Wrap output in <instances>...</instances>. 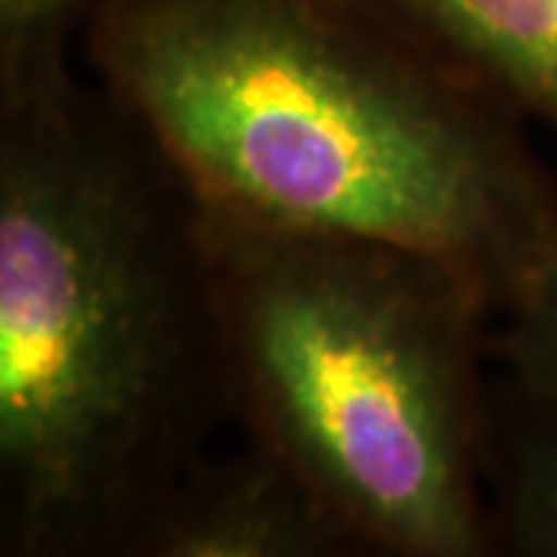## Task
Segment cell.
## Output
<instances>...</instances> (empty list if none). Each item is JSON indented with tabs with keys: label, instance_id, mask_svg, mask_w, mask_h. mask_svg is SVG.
<instances>
[{
	"label": "cell",
	"instance_id": "cell-3",
	"mask_svg": "<svg viewBox=\"0 0 557 557\" xmlns=\"http://www.w3.org/2000/svg\"><path fill=\"white\" fill-rule=\"evenodd\" d=\"M205 236L245 440L288 465L362 555H493V298L384 242L211 211Z\"/></svg>",
	"mask_w": 557,
	"mask_h": 557
},
{
	"label": "cell",
	"instance_id": "cell-1",
	"mask_svg": "<svg viewBox=\"0 0 557 557\" xmlns=\"http://www.w3.org/2000/svg\"><path fill=\"white\" fill-rule=\"evenodd\" d=\"M226 424L193 189L100 84L0 97V555L124 557Z\"/></svg>",
	"mask_w": 557,
	"mask_h": 557
},
{
	"label": "cell",
	"instance_id": "cell-5",
	"mask_svg": "<svg viewBox=\"0 0 557 557\" xmlns=\"http://www.w3.org/2000/svg\"><path fill=\"white\" fill-rule=\"evenodd\" d=\"M520 119L557 134V0H347Z\"/></svg>",
	"mask_w": 557,
	"mask_h": 557
},
{
	"label": "cell",
	"instance_id": "cell-2",
	"mask_svg": "<svg viewBox=\"0 0 557 557\" xmlns=\"http://www.w3.org/2000/svg\"><path fill=\"white\" fill-rule=\"evenodd\" d=\"M81 53L211 214L409 248L498 313L557 251L518 112L347 0H102Z\"/></svg>",
	"mask_w": 557,
	"mask_h": 557
},
{
	"label": "cell",
	"instance_id": "cell-7",
	"mask_svg": "<svg viewBox=\"0 0 557 557\" xmlns=\"http://www.w3.org/2000/svg\"><path fill=\"white\" fill-rule=\"evenodd\" d=\"M102 0H0V97L72 75V50Z\"/></svg>",
	"mask_w": 557,
	"mask_h": 557
},
{
	"label": "cell",
	"instance_id": "cell-6",
	"mask_svg": "<svg viewBox=\"0 0 557 557\" xmlns=\"http://www.w3.org/2000/svg\"><path fill=\"white\" fill-rule=\"evenodd\" d=\"M486 508L493 555L557 557V403L493 381Z\"/></svg>",
	"mask_w": 557,
	"mask_h": 557
},
{
	"label": "cell",
	"instance_id": "cell-8",
	"mask_svg": "<svg viewBox=\"0 0 557 557\" xmlns=\"http://www.w3.org/2000/svg\"><path fill=\"white\" fill-rule=\"evenodd\" d=\"M493 359L520 391L557 403V251L498 313Z\"/></svg>",
	"mask_w": 557,
	"mask_h": 557
},
{
	"label": "cell",
	"instance_id": "cell-4",
	"mask_svg": "<svg viewBox=\"0 0 557 557\" xmlns=\"http://www.w3.org/2000/svg\"><path fill=\"white\" fill-rule=\"evenodd\" d=\"M359 542L263 446L208 453L156 502L124 557H350Z\"/></svg>",
	"mask_w": 557,
	"mask_h": 557
}]
</instances>
